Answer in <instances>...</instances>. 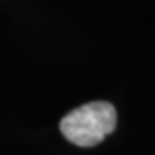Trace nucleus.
<instances>
[{
	"mask_svg": "<svg viewBox=\"0 0 155 155\" xmlns=\"http://www.w3.org/2000/svg\"><path fill=\"white\" fill-rule=\"evenodd\" d=\"M117 124L116 107L109 102H90L67 112L61 121L64 138L78 147H95L114 133Z\"/></svg>",
	"mask_w": 155,
	"mask_h": 155,
	"instance_id": "1",
	"label": "nucleus"
}]
</instances>
